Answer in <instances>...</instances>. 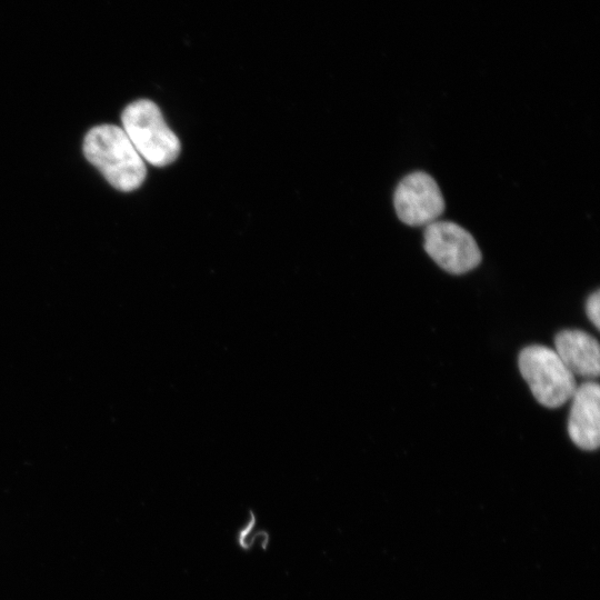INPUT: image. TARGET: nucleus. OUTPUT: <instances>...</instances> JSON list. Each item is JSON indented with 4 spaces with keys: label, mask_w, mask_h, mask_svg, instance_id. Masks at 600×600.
I'll return each mask as SVG.
<instances>
[{
    "label": "nucleus",
    "mask_w": 600,
    "mask_h": 600,
    "mask_svg": "<svg viewBox=\"0 0 600 600\" xmlns=\"http://www.w3.org/2000/svg\"><path fill=\"white\" fill-rule=\"evenodd\" d=\"M393 204L398 218L412 227H426L437 221L444 210L438 183L422 171L411 172L398 183Z\"/></svg>",
    "instance_id": "nucleus-5"
},
{
    "label": "nucleus",
    "mask_w": 600,
    "mask_h": 600,
    "mask_svg": "<svg viewBox=\"0 0 600 600\" xmlns=\"http://www.w3.org/2000/svg\"><path fill=\"white\" fill-rule=\"evenodd\" d=\"M554 351L573 376L597 378L600 348L594 337L582 330L566 329L554 337Z\"/></svg>",
    "instance_id": "nucleus-7"
},
{
    "label": "nucleus",
    "mask_w": 600,
    "mask_h": 600,
    "mask_svg": "<svg viewBox=\"0 0 600 600\" xmlns=\"http://www.w3.org/2000/svg\"><path fill=\"white\" fill-rule=\"evenodd\" d=\"M586 312L593 326L600 328V293L594 291L587 300Z\"/></svg>",
    "instance_id": "nucleus-8"
},
{
    "label": "nucleus",
    "mask_w": 600,
    "mask_h": 600,
    "mask_svg": "<svg viewBox=\"0 0 600 600\" xmlns=\"http://www.w3.org/2000/svg\"><path fill=\"white\" fill-rule=\"evenodd\" d=\"M518 364L533 397L547 408L561 407L577 389L574 376L549 347L531 344L523 348Z\"/></svg>",
    "instance_id": "nucleus-3"
},
{
    "label": "nucleus",
    "mask_w": 600,
    "mask_h": 600,
    "mask_svg": "<svg viewBox=\"0 0 600 600\" xmlns=\"http://www.w3.org/2000/svg\"><path fill=\"white\" fill-rule=\"evenodd\" d=\"M83 152L118 190L132 191L146 178L144 160L118 126L100 124L90 129L83 141Z\"/></svg>",
    "instance_id": "nucleus-1"
},
{
    "label": "nucleus",
    "mask_w": 600,
    "mask_h": 600,
    "mask_svg": "<svg viewBox=\"0 0 600 600\" xmlns=\"http://www.w3.org/2000/svg\"><path fill=\"white\" fill-rule=\"evenodd\" d=\"M568 433L583 450H597L600 444V387L596 381L577 386L571 397Z\"/></svg>",
    "instance_id": "nucleus-6"
},
{
    "label": "nucleus",
    "mask_w": 600,
    "mask_h": 600,
    "mask_svg": "<svg viewBox=\"0 0 600 600\" xmlns=\"http://www.w3.org/2000/svg\"><path fill=\"white\" fill-rule=\"evenodd\" d=\"M423 247L439 267L452 274H463L481 261V251L471 233L451 221L437 220L426 226Z\"/></svg>",
    "instance_id": "nucleus-4"
},
{
    "label": "nucleus",
    "mask_w": 600,
    "mask_h": 600,
    "mask_svg": "<svg viewBox=\"0 0 600 600\" xmlns=\"http://www.w3.org/2000/svg\"><path fill=\"white\" fill-rule=\"evenodd\" d=\"M121 122L123 131L143 160L162 167L178 158L179 139L167 126L154 102L146 99L131 102L124 108Z\"/></svg>",
    "instance_id": "nucleus-2"
}]
</instances>
